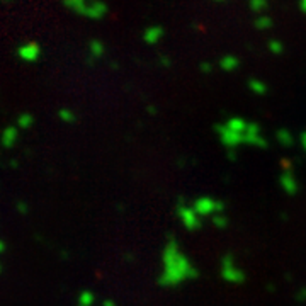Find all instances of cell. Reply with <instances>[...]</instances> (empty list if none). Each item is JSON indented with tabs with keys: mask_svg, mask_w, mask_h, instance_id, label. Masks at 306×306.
<instances>
[{
	"mask_svg": "<svg viewBox=\"0 0 306 306\" xmlns=\"http://www.w3.org/2000/svg\"><path fill=\"white\" fill-rule=\"evenodd\" d=\"M186 260L180 257L175 243H168L164 252V274L160 278V282L165 286L175 284L186 278Z\"/></svg>",
	"mask_w": 306,
	"mask_h": 306,
	"instance_id": "1",
	"label": "cell"
},
{
	"mask_svg": "<svg viewBox=\"0 0 306 306\" xmlns=\"http://www.w3.org/2000/svg\"><path fill=\"white\" fill-rule=\"evenodd\" d=\"M63 7L75 16L90 21H101L109 14L108 3L99 2V0H88V2L87 0H65Z\"/></svg>",
	"mask_w": 306,
	"mask_h": 306,
	"instance_id": "2",
	"label": "cell"
},
{
	"mask_svg": "<svg viewBox=\"0 0 306 306\" xmlns=\"http://www.w3.org/2000/svg\"><path fill=\"white\" fill-rule=\"evenodd\" d=\"M17 56L21 58L26 63H34L41 58V46L36 41H29L24 43L17 48Z\"/></svg>",
	"mask_w": 306,
	"mask_h": 306,
	"instance_id": "3",
	"label": "cell"
},
{
	"mask_svg": "<svg viewBox=\"0 0 306 306\" xmlns=\"http://www.w3.org/2000/svg\"><path fill=\"white\" fill-rule=\"evenodd\" d=\"M19 141V130H17L16 124L12 126H7L2 130V135H0V143H2L3 148H14Z\"/></svg>",
	"mask_w": 306,
	"mask_h": 306,
	"instance_id": "4",
	"label": "cell"
},
{
	"mask_svg": "<svg viewBox=\"0 0 306 306\" xmlns=\"http://www.w3.org/2000/svg\"><path fill=\"white\" fill-rule=\"evenodd\" d=\"M106 55V46L101 39H92L88 43V58H87V65L94 66L95 61L101 60L102 56Z\"/></svg>",
	"mask_w": 306,
	"mask_h": 306,
	"instance_id": "5",
	"label": "cell"
},
{
	"mask_svg": "<svg viewBox=\"0 0 306 306\" xmlns=\"http://www.w3.org/2000/svg\"><path fill=\"white\" fill-rule=\"evenodd\" d=\"M162 36H164V29H162L160 26H152V28H148L143 32V39L148 44L158 43L162 39Z\"/></svg>",
	"mask_w": 306,
	"mask_h": 306,
	"instance_id": "6",
	"label": "cell"
},
{
	"mask_svg": "<svg viewBox=\"0 0 306 306\" xmlns=\"http://www.w3.org/2000/svg\"><path fill=\"white\" fill-rule=\"evenodd\" d=\"M32 124H34V116L31 112H21L16 119L17 130H29L32 128Z\"/></svg>",
	"mask_w": 306,
	"mask_h": 306,
	"instance_id": "7",
	"label": "cell"
},
{
	"mask_svg": "<svg viewBox=\"0 0 306 306\" xmlns=\"http://www.w3.org/2000/svg\"><path fill=\"white\" fill-rule=\"evenodd\" d=\"M58 119H60L61 123H65V124H75L77 119H79V116H77V112L73 109L61 108L60 111H58Z\"/></svg>",
	"mask_w": 306,
	"mask_h": 306,
	"instance_id": "8",
	"label": "cell"
},
{
	"mask_svg": "<svg viewBox=\"0 0 306 306\" xmlns=\"http://www.w3.org/2000/svg\"><path fill=\"white\" fill-rule=\"evenodd\" d=\"M95 303V294L90 289H83L79 294V305L77 306H94Z\"/></svg>",
	"mask_w": 306,
	"mask_h": 306,
	"instance_id": "9",
	"label": "cell"
},
{
	"mask_svg": "<svg viewBox=\"0 0 306 306\" xmlns=\"http://www.w3.org/2000/svg\"><path fill=\"white\" fill-rule=\"evenodd\" d=\"M16 209H17V213L22 215V216H28L29 215V206H28V202H24V201H17Z\"/></svg>",
	"mask_w": 306,
	"mask_h": 306,
	"instance_id": "10",
	"label": "cell"
},
{
	"mask_svg": "<svg viewBox=\"0 0 306 306\" xmlns=\"http://www.w3.org/2000/svg\"><path fill=\"white\" fill-rule=\"evenodd\" d=\"M5 250H7V243L2 240V238H0V255H2V253H5Z\"/></svg>",
	"mask_w": 306,
	"mask_h": 306,
	"instance_id": "11",
	"label": "cell"
},
{
	"mask_svg": "<svg viewBox=\"0 0 306 306\" xmlns=\"http://www.w3.org/2000/svg\"><path fill=\"white\" fill-rule=\"evenodd\" d=\"M102 306H117V305H116V301L114 300H104L102 301Z\"/></svg>",
	"mask_w": 306,
	"mask_h": 306,
	"instance_id": "12",
	"label": "cell"
},
{
	"mask_svg": "<svg viewBox=\"0 0 306 306\" xmlns=\"http://www.w3.org/2000/svg\"><path fill=\"white\" fill-rule=\"evenodd\" d=\"M9 167L10 168H17V167H19V164H17V160H10L9 162Z\"/></svg>",
	"mask_w": 306,
	"mask_h": 306,
	"instance_id": "13",
	"label": "cell"
},
{
	"mask_svg": "<svg viewBox=\"0 0 306 306\" xmlns=\"http://www.w3.org/2000/svg\"><path fill=\"white\" fill-rule=\"evenodd\" d=\"M3 272V265H2V262H0V274H2Z\"/></svg>",
	"mask_w": 306,
	"mask_h": 306,
	"instance_id": "14",
	"label": "cell"
},
{
	"mask_svg": "<svg viewBox=\"0 0 306 306\" xmlns=\"http://www.w3.org/2000/svg\"><path fill=\"white\" fill-rule=\"evenodd\" d=\"M303 10H305V12H306V3H303Z\"/></svg>",
	"mask_w": 306,
	"mask_h": 306,
	"instance_id": "15",
	"label": "cell"
}]
</instances>
